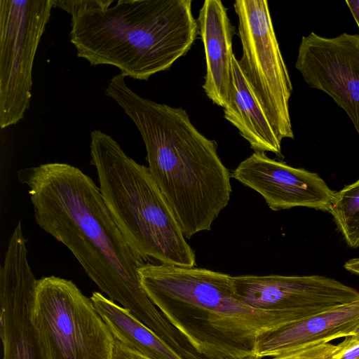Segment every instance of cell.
Segmentation results:
<instances>
[{
    "instance_id": "cell-1",
    "label": "cell",
    "mask_w": 359,
    "mask_h": 359,
    "mask_svg": "<svg viewBox=\"0 0 359 359\" xmlns=\"http://www.w3.org/2000/svg\"><path fill=\"white\" fill-rule=\"evenodd\" d=\"M18 178L27 188L39 226L69 250L109 299L168 339L175 328L141 284L139 269L147 262L119 229L94 181L58 162L20 169Z\"/></svg>"
},
{
    "instance_id": "cell-2",
    "label": "cell",
    "mask_w": 359,
    "mask_h": 359,
    "mask_svg": "<svg viewBox=\"0 0 359 359\" xmlns=\"http://www.w3.org/2000/svg\"><path fill=\"white\" fill-rule=\"evenodd\" d=\"M121 74L105 89L137 126L147 151L148 168L187 238L211 229L229 204L231 175L217 144L201 133L187 111L144 98Z\"/></svg>"
},
{
    "instance_id": "cell-3",
    "label": "cell",
    "mask_w": 359,
    "mask_h": 359,
    "mask_svg": "<svg viewBox=\"0 0 359 359\" xmlns=\"http://www.w3.org/2000/svg\"><path fill=\"white\" fill-rule=\"evenodd\" d=\"M139 274L149 297L205 359H259V334L303 320L243 304L227 273L147 262Z\"/></svg>"
},
{
    "instance_id": "cell-4",
    "label": "cell",
    "mask_w": 359,
    "mask_h": 359,
    "mask_svg": "<svg viewBox=\"0 0 359 359\" xmlns=\"http://www.w3.org/2000/svg\"><path fill=\"white\" fill-rule=\"evenodd\" d=\"M191 0H118L72 15L70 41L90 65H111L147 81L170 69L194 44Z\"/></svg>"
},
{
    "instance_id": "cell-5",
    "label": "cell",
    "mask_w": 359,
    "mask_h": 359,
    "mask_svg": "<svg viewBox=\"0 0 359 359\" xmlns=\"http://www.w3.org/2000/svg\"><path fill=\"white\" fill-rule=\"evenodd\" d=\"M90 151L106 205L131 248L146 262L196 266L195 252L148 167L100 130L90 133Z\"/></svg>"
},
{
    "instance_id": "cell-6",
    "label": "cell",
    "mask_w": 359,
    "mask_h": 359,
    "mask_svg": "<svg viewBox=\"0 0 359 359\" xmlns=\"http://www.w3.org/2000/svg\"><path fill=\"white\" fill-rule=\"evenodd\" d=\"M34 320L49 359H111L114 338L71 280H37Z\"/></svg>"
},
{
    "instance_id": "cell-7",
    "label": "cell",
    "mask_w": 359,
    "mask_h": 359,
    "mask_svg": "<svg viewBox=\"0 0 359 359\" xmlns=\"http://www.w3.org/2000/svg\"><path fill=\"white\" fill-rule=\"evenodd\" d=\"M233 8L242 45L241 69L279 140L294 139L289 109L292 84L268 1L236 0Z\"/></svg>"
},
{
    "instance_id": "cell-8",
    "label": "cell",
    "mask_w": 359,
    "mask_h": 359,
    "mask_svg": "<svg viewBox=\"0 0 359 359\" xmlns=\"http://www.w3.org/2000/svg\"><path fill=\"white\" fill-rule=\"evenodd\" d=\"M54 0H0V126L18 123L28 109L32 69Z\"/></svg>"
},
{
    "instance_id": "cell-9",
    "label": "cell",
    "mask_w": 359,
    "mask_h": 359,
    "mask_svg": "<svg viewBox=\"0 0 359 359\" xmlns=\"http://www.w3.org/2000/svg\"><path fill=\"white\" fill-rule=\"evenodd\" d=\"M36 285L25 238L11 237L0 268L3 359H49L34 320Z\"/></svg>"
},
{
    "instance_id": "cell-10",
    "label": "cell",
    "mask_w": 359,
    "mask_h": 359,
    "mask_svg": "<svg viewBox=\"0 0 359 359\" xmlns=\"http://www.w3.org/2000/svg\"><path fill=\"white\" fill-rule=\"evenodd\" d=\"M238 299L259 310L282 311L302 319L359 299V292L322 276H232Z\"/></svg>"
},
{
    "instance_id": "cell-11",
    "label": "cell",
    "mask_w": 359,
    "mask_h": 359,
    "mask_svg": "<svg viewBox=\"0 0 359 359\" xmlns=\"http://www.w3.org/2000/svg\"><path fill=\"white\" fill-rule=\"evenodd\" d=\"M295 67L309 87L324 92L346 113L359 135V34L303 36Z\"/></svg>"
},
{
    "instance_id": "cell-12",
    "label": "cell",
    "mask_w": 359,
    "mask_h": 359,
    "mask_svg": "<svg viewBox=\"0 0 359 359\" xmlns=\"http://www.w3.org/2000/svg\"><path fill=\"white\" fill-rule=\"evenodd\" d=\"M231 177L259 194L273 211L306 207L330 212L337 192L316 172L255 151Z\"/></svg>"
},
{
    "instance_id": "cell-13",
    "label": "cell",
    "mask_w": 359,
    "mask_h": 359,
    "mask_svg": "<svg viewBox=\"0 0 359 359\" xmlns=\"http://www.w3.org/2000/svg\"><path fill=\"white\" fill-rule=\"evenodd\" d=\"M359 325V299L259 334L255 352L259 359L351 337Z\"/></svg>"
},
{
    "instance_id": "cell-14",
    "label": "cell",
    "mask_w": 359,
    "mask_h": 359,
    "mask_svg": "<svg viewBox=\"0 0 359 359\" xmlns=\"http://www.w3.org/2000/svg\"><path fill=\"white\" fill-rule=\"evenodd\" d=\"M197 22L206 61L203 88L214 104L224 108L231 88L235 28L220 0H205Z\"/></svg>"
},
{
    "instance_id": "cell-15",
    "label": "cell",
    "mask_w": 359,
    "mask_h": 359,
    "mask_svg": "<svg viewBox=\"0 0 359 359\" xmlns=\"http://www.w3.org/2000/svg\"><path fill=\"white\" fill-rule=\"evenodd\" d=\"M224 116L255 151L272 152L283 158L282 141L254 95L236 56L233 60L231 93L224 107Z\"/></svg>"
},
{
    "instance_id": "cell-16",
    "label": "cell",
    "mask_w": 359,
    "mask_h": 359,
    "mask_svg": "<svg viewBox=\"0 0 359 359\" xmlns=\"http://www.w3.org/2000/svg\"><path fill=\"white\" fill-rule=\"evenodd\" d=\"M90 299L113 337L148 359H183L127 309L94 292Z\"/></svg>"
},
{
    "instance_id": "cell-17",
    "label": "cell",
    "mask_w": 359,
    "mask_h": 359,
    "mask_svg": "<svg viewBox=\"0 0 359 359\" xmlns=\"http://www.w3.org/2000/svg\"><path fill=\"white\" fill-rule=\"evenodd\" d=\"M330 213L346 244L359 248V180L337 192Z\"/></svg>"
},
{
    "instance_id": "cell-18",
    "label": "cell",
    "mask_w": 359,
    "mask_h": 359,
    "mask_svg": "<svg viewBox=\"0 0 359 359\" xmlns=\"http://www.w3.org/2000/svg\"><path fill=\"white\" fill-rule=\"evenodd\" d=\"M337 348V345L324 343L274 356L271 359H332Z\"/></svg>"
},
{
    "instance_id": "cell-19",
    "label": "cell",
    "mask_w": 359,
    "mask_h": 359,
    "mask_svg": "<svg viewBox=\"0 0 359 359\" xmlns=\"http://www.w3.org/2000/svg\"><path fill=\"white\" fill-rule=\"evenodd\" d=\"M114 0H54V8L67 12L71 16L100 7L110 6Z\"/></svg>"
},
{
    "instance_id": "cell-20",
    "label": "cell",
    "mask_w": 359,
    "mask_h": 359,
    "mask_svg": "<svg viewBox=\"0 0 359 359\" xmlns=\"http://www.w3.org/2000/svg\"><path fill=\"white\" fill-rule=\"evenodd\" d=\"M332 359H359V340L346 337L343 342L337 344Z\"/></svg>"
},
{
    "instance_id": "cell-21",
    "label": "cell",
    "mask_w": 359,
    "mask_h": 359,
    "mask_svg": "<svg viewBox=\"0 0 359 359\" xmlns=\"http://www.w3.org/2000/svg\"><path fill=\"white\" fill-rule=\"evenodd\" d=\"M111 359H148L131 351L114 338Z\"/></svg>"
},
{
    "instance_id": "cell-22",
    "label": "cell",
    "mask_w": 359,
    "mask_h": 359,
    "mask_svg": "<svg viewBox=\"0 0 359 359\" xmlns=\"http://www.w3.org/2000/svg\"><path fill=\"white\" fill-rule=\"evenodd\" d=\"M345 2L359 27V0H346Z\"/></svg>"
},
{
    "instance_id": "cell-23",
    "label": "cell",
    "mask_w": 359,
    "mask_h": 359,
    "mask_svg": "<svg viewBox=\"0 0 359 359\" xmlns=\"http://www.w3.org/2000/svg\"><path fill=\"white\" fill-rule=\"evenodd\" d=\"M344 267L348 271L359 276V258L349 259L344 264Z\"/></svg>"
},
{
    "instance_id": "cell-24",
    "label": "cell",
    "mask_w": 359,
    "mask_h": 359,
    "mask_svg": "<svg viewBox=\"0 0 359 359\" xmlns=\"http://www.w3.org/2000/svg\"><path fill=\"white\" fill-rule=\"evenodd\" d=\"M349 337L354 340H359V325L355 330L354 334Z\"/></svg>"
}]
</instances>
